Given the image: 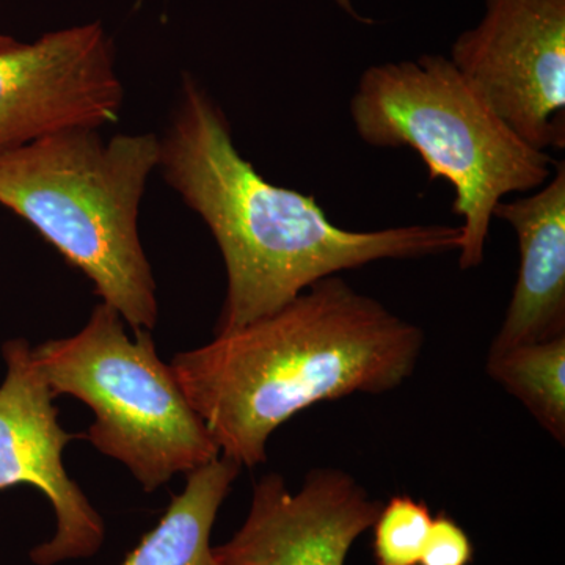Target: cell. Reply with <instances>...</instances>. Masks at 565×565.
I'll return each mask as SVG.
<instances>
[{"mask_svg": "<svg viewBox=\"0 0 565 565\" xmlns=\"http://www.w3.org/2000/svg\"><path fill=\"white\" fill-rule=\"evenodd\" d=\"M487 373L525 405L557 444H565V334L490 352Z\"/></svg>", "mask_w": 565, "mask_h": 565, "instance_id": "cell-12", "label": "cell"}, {"mask_svg": "<svg viewBox=\"0 0 565 565\" xmlns=\"http://www.w3.org/2000/svg\"><path fill=\"white\" fill-rule=\"evenodd\" d=\"M161 141L163 180L202 217L221 248L226 297L215 333L280 310L322 278L382 259L459 250L462 226L405 225L352 232L315 196L264 180L234 145L221 104L182 76Z\"/></svg>", "mask_w": 565, "mask_h": 565, "instance_id": "cell-1", "label": "cell"}, {"mask_svg": "<svg viewBox=\"0 0 565 565\" xmlns=\"http://www.w3.org/2000/svg\"><path fill=\"white\" fill-rule=\"evenodd\" d=\"M2 356L7 374L0 385V490L32 486L52 505L55 531L32 550L33 564L88 559L102 550L106 525L63 465V449L73 435L58 423L55 394L29 341H6Z\"/></svg>", "mask_w": 565, "mask_h": 565, "instance_id": "cell-8", "label": "cell"}, {"mask_svg": "<svg viewBox=\"0 0 565 565\" xmlns=\"http://www.w3.org/2000/svg\"><path fill=\"white\" fill-rule=\"evenodd\" d=\"M493 218L519 241L520 269L511 303L490 352L565 334V163L531 195L500 202Z\"/></svg>", "mask_w": 565, "mask_h": 565, "instance_id": "cell-10", "label": "cell"}, {"mask_svg": "<svg viewBox=\"0 0 565 565\" xmlns=\"http://www.w3.org/2000/svg\"><path fill=\"white\" fill-rule=\"evenodd\" d=\"M125 88L99 22L50 32L0 51V152L120 118Z\"/></svg>", "mask_w": 565, "mask_h": 565, "instance_id": "cell-7", "label": "cell"}, {"mask_svg": "<svg viewBox=\"0 0 565 565\" xmlns=\"http://www.w3.org/2000/svg\"><path fill=\"white\" fill-rule=\"evenodd\" d=\"M424 341L422 327L332 275L275 313L177 353L170 367L221 456L255 468L270 435L305 408L403 385Z\"/></svg>", "mask_w": 565, "mask_h": 565, "instance_id": "cell-2", "label": "cell"}, {"mask_svg": "<svg viewBox=\"0 0 565 565\" xmlns=\"http://www.w3.org/2000/svg\"><path fill=\"white\" fill-rule=\"evenodd\" d=\"M449 61L527 145L565 148V0H486Z\"/></svg>", "mask_w": 565, "mask_h": 565, "instance_id": "cell-6", "label": "cell"}, {"mask_svg": "<svg viewBox=\"0 0 565 565\" xmlns=\"http://www.w3.org/2000/svg\"><path fill=\"white\" fill-rule=\"evenodd\" d=\"M382 505L338 468H316L297 492L282 476L266 475L253 487L243 526L214 546L215 559L218 565H344Z\"/></svg>", "mask_w": 565, "mask_h": 565, "instance_id": "cell-9", "label": "cell"}, {"mask_svg": "<svg viewBox=\"0 0 565 565\" xmlns=\"http://www.w3.org/2000/svg\"><path fill=\"white\" fill-rule=\"evenodd\" d=\"M475 546L452 516L440 512L433 519L419 565H470Z\"/></svg>", "mask_w": 565, "mask_h": 565, "instance_id": "cell-14", "label": "cell"}, {"mask_svg": "<svg viewBox=\"0 0 565 565\" xmlns=\"http://www.w3.org/2000/svg\"><path fill=\"white\" fill-rule=\"evenodd\" d=\"M33 356L55 396L92 408L95 422L82 437L125 465L145 492L221 456L151 333L129 337L110 305H96L79 333L36 345Z\"/></svg>", "mask_w": 565, "mask_h": 565, "instance_id": "cell-5", "label": "cell"}, {"mask_svg": "<svg viewBox=\"0 0 565 565\" xmlns=\"http://www.w3.org/2000/svg\"><path fill=\"white\" fill-rule=\"evenodd\" d=\"M241 468L218 456L188 473L184 490L122 565H218L211 545L212 527Z\"/></svg>", "mask_w": 565, "mask_h": 565, "instance_id": "cell-11", "label": "cell"}, {"mask_svg": "<svg viewBox=\"0 0 565 565\" xmlns=\"http://www.w3.org/2000/svg\"><path fill=\"white\" fill-rule=\"evenodd\" d=\"M332 2L337 3V6L340 7L341 10L345 11V13H348L349 17L352 18V20L359 22H366V24L373 22L367 20V18L362 17V14H360L359 11L355 10V7L352 6L351 0H332Z\"/></svg>", "mask_w": 565, "mask_h": 565, "instance_id": "cell-15", "label": "cell"}, {"mask_svg": "<svg viewBox=\"0 0 565 565\" xmlns=\"http://www.w3.org/2000/svg\"><path fill=\"white\" fill-rule=\"evenodd\" d=\"M353 128L375 148H411L430 180L455 188L463 218L459 266L484 263L497 204L542 188L556 159L527 145L492 109L449 57L426 54L363 71L351 99Z\"/></svg>", "mask_w": 565, "mask_h": 565, "instance_id": "cell-4", "label": "cell"}, {"mask_svg": "<svg viewBox=\"0 0 565 565\" xmlns=\"http://www.w3.org/2000/svg\"><path fill=\"white\" fill-rule=\"evenodd\" d=\"M158 134L73 128L0 152V204L32 225L132 332L158 323V286L139 233Z\"/></svg>", "mask_w": 565, "mask_h": 565, "instance_id": "cell-3", "label": "cell"}, {"mask_svg": "<svg viewBox=\"0 0 565 565\" xmlns=\"http://www.w3.org/2000/svg\"><path fill=\"white\" fill-rule=\"evenodd\" d=\"M433 519L423 500L394 494L373 525L375 565H419Z\"/></svg>", "mask_w": 565, "mask_h": 565, "instance_id": "cell-13", "label": "cell"}, {"mask_svg": "<svg viewBox=\"0 0 565 565\" xmlns=\"http://www.w3.org/2000/svg\"><path fill=\"white\" fill-rule=\"evenodd\" d=\"M18 43H20V41L14 40L13 36L0 33V51L10 50V47L17 46Z\"/></svg>", "mask_w": 565, "mask_h": 565, "instance_id": "cell-16", "label": "cell"}]
</instances>
